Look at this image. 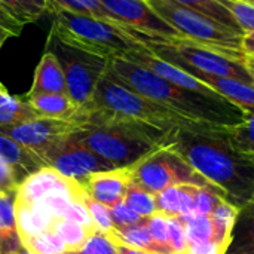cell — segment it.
<instances>
[{
    "instance_id": "cell-3",
    "label": "cell",
    "mask_w": 254,
    "mask_h": 254,
    "mask_svg": "<svg viewBox=\"0 0 254 254\" xmlns=\"http://www.w3.org/2000/svg\"><path fill=\"white\" fill-rule=\"evenodd\" d=\"M107 73L132 91L193 122L229 127L241 124L249 115L226 98L208 97L180 88L125 57L112 58Z\"/></svg>"
},
{
    "instance_id": "cell-29",
    "label": "cell",
    "mask_w": 254,
    "mask_h": 254,
    "mask_svg": "<svg viewBox=\"0 0 254 254\" xmlns=\"http://www.w3.org/2000/svg\"><path fill=\"white\" fill-rule=\"evenodd\" d=\"M124 202L131 210H134L138 216H141L143 219H147V217H150V216L158 213L155 195L147 192L146 189L140 188L134 182L128 186L125 198H124Z\"/></svg>"
},
{
    "instance_id": "cell-44",
    "label": "cell",
    "mask_w": 254,
    "mask_h": 254,
    "mask_svg": "<svg viewBox=\"0 0 254 254\" xmlns=\"http://www.w3.org/2000/svg\"><path fill=\"white\" fill-rule=\"evenodd\" d=\"M0 254H4V246H3V237L0 232Z\"/></svg>"
},
{
    "instance_id": "cell-13",
    "label": "cell",
    "mask_w": 254,
    "mask_h": 254,
    "mask_svg": "<svg viewBox=\"0 0 254 254\" xmlns=\"http://www.w3.org/2000/svg\"><path fill=\"white\" fill-rule=\"evenodd\" d=\"M54 190L76 193V192L83 190V188L80 186V183L77 180L65 177L64 174H61L60 171H57L52 167H45V168L39 170L37 173L28 176L18 186L15 199L31 202V201H37V199L43 198L45 195H48Z\"/></svg>"
},
{
    "instance_id": "cell-25",
    "label": "cell",
    "mask_w": 254,
    "mask_h": 254,
    "mask_svg": "<svg viewBox=\"0 0 254 254\" xmlns=\"http://www.w3.org/2000/svg\"><path fill=\"white\" fill-rule=\"evenodd\" d=\"M61 10L79 13V15L95 16V18L109 19V21H116L115 16L101 4L100 0H46V12L55 13V12H61ZM116 22H119V21H116Z\"/></svg>"
},
{
    "instance_id": "cell-1",
    "label": "cell",
    "mask_w": 254,
    "mask_h": 254,
    "mask_svg": "<svg viewBox=\"0 0 254 254\" xmlns=\"http://www.w3.org/2000/svg\"><path fill=\"white\" fill-rule=\"evenodd\" d=\"M74 138L115 168L132 167L162 146H170L173 132L140 121L113 115L91 106L79 107Z\"/></svg>"
},
{
    "instance_id": "cell-17",
    "label": "cell",
    "mask_w": 254,
    "mask_h": 254,
    "mask_svg": "<svg viewBox=\"0 0 254 254\" xmlns=\"http://www.w3.org/2000/svg\"><path fill=\"white\" fill-rule=\"evenodd\" d=\"M201 82L207 83L222 97L229 100L232 104L243 109L246 113H254V85L232 79V77H217L208 74H193Z\"/></svg>"
},
{
    "instance_id": "cell-35",
    "label": "cell",
    "mask_w": 254,
    "mask_h": 254,
    "mask_svg": "<svg viewBox=\"0 0 254 254\" xmlns=\"http://www.w3.org/2000/svg\"><path fill=\"white\" fill-rule=\"evenodd\" d=\"M65 254H118L115 243L110 240L109 235L97 231L86 243L82 249L79 250H73V252H67Z\"/></svg>"
},
{
    "instance_id": "cell-5",
    "label": "cell",
    "mask_w": 254,
    "mask_h": 254,
    "mask_svg": "<svg viewBox=\"0 0 254 254\" xmlns=\"http://www.w3.org/2000/svg\"><path fill=\"white\" fill-rule=\"evenodd\" d=\"M113 115H119L124 118H129L134 121L144 122L147 125L156 127L164 131H176L186 129L192 132H207L219 125H208L193 122L174 110L146 98L144 95L132 91L124 83L113 79L107 71L100 79L92 100L86 104ZM83 107V106H82Z\"/></svg>"
},
{
    "instance_id": "cell-12",
    "label": "cell",
    "mask_w": 254,
    "mask_h": 254,
    "mask_svg": "<svg viewBox=\"0 0 254 254\" xmlns=\"http://www.w3.org/2000/svg\"><path fill=\"white\" fill-rule=\"evenodd\" d=\"M77 182L89 196L110 208L124 201L127 189L132 183V167L92 173Z\"/></svg>"
},
{
    "instance_id": "cell-11",
    "label": "cell",
    "mask_w": 254,
    "mask_h": 254,
    "mask_svg": "<svg viewBox=\"0 0 254 254\" xmlns=\"http://www.w3.org/2000/svg\"><path fill=\"white\" fill-rule=\"evenodd\" d=\"M42 159L48 167L55 168L65 177L80 180L92 173L113 170L115 167L86 149L74 138V134L60 141L51 150H48Z\"/></svg>"
},
{
    "instance_id": "cell-28",
    "label": "cell",
    "mask_w": 254,
    "mask_h": 254,
    "mask_svg": "<svg viewBox=\"0 0 254 254\" xmlns=\"http://www.w3.org/2000/svg\"><path fill=\"white\" fill-rule=\"evenodd\" d=\"M0 4L22 25L37 21L46 12V0H0Z\"/></svg>"
},
{
    "instance_id": "cell-34",
    "label": "cell",
    "mask_w": 254,
    "mask_h": 254,
    "mask_svg": "<svg viewBox=\"0 0 254 254\" xmlns=\"http://www.w3.org/2000/svg\"><path fill=\"white\" fill-rule=\"evenodd\" d=\"M235 18L243 33L254 31V6L244 0H219Z\"/></svg>"
},
{
    "instance_id": "cell-6",
    "label": "cell",
    "mask_w": 254,
    "mask_h": 254,
    "mask_svg": "<svg viewBox=\"0 0 254 254\" xmlns=\"http://www.w3.org/2000/svg\"><path fill=\"white\" fill-rule=\"evenodd\" d=\"M153 10L162 16L182 37L213 49L231 60L244 63L243 33L223 25L176 0H147Z\"/></svg>"
},
{
    "instance_id": "cell-10",
    "label": "cell",
    "mask_w": 254,
    "mask_h": 254,
    "mask_svg": "<svg viewBox=\"0 0 254 254\" xmlns=\"http://www.w3.org/2000/svg\"><path fill=\"white\" fill-rule=\"evenodd\" d=\"M80 125L51 118H37L13 127H0V132L36 152L40 158L64 138L79 132Z\"/></svg>"
},
{
    "instance_id": "cell-18",
    "label": "cell",
    "mask_w": 254,
    "mask_h": 254,
    "mask_svg": "<svg viewBox=\"0 0 254 254\" xmlns=\"http://www.w3.org/2000/svg\"><path fill=\"white\" fill-rule=\"evenodd\" d=\"M25 100L40 118L74 122L79 112V106L67 94H39L33 97H25Z\"/></svg>"
},
{
    "instance_id": "cell-7",
    "label": "cell",
    "mask_w": 254,
    "mask_h": 254,
    "mask_svg": "<svg viewBox=\"0 0 254 254\" xmlns=\"http://www.w3.org/2000/svg\"><path fill=\"white\" fill-rule=\"evenodd\" d=\"M46 49L51 51L61 63L67 95L79 106H86L94 95L100 79L109 68V61L97 54L70 46L49 33Z\"/></svg>"
},
{
    "instance_id": "cell-38",
    "label": "cell",
    "mask_w": 254,
    "mask_h": 254,
    "mask_svg": "<svg viewBox=\"0 0 254 254\" xmlns=\"http://www.w3.org/2000/svg\"><path fill=\"white\" fill-rule=\"evenodd\" d=\"M18 180L15 177L13 170L9 167V164L0 156V193H10L16 195L18 190Z\"/></svg>"
},
{
    "instance_id": "cell-39",
    "label": "cell",
    "mask_w": 254,
    "mask_h": 254,
    "mask_svg": "<svg viewBox=\"0 0 254 254\" xmlns=\"http://www.w3.org/2000/svg\"><path fill=\"white\" fill-rule=\"evenodd\" d=\"M185 254H226V252L214 241L189 244Z\"/></svg>"
},
{
    "instance_id": "cell-37",
    "label": "cell",
    "mask_w": 254,
    "mask_h": 254,
    "mask_svg": "<svg viewBox=\"0 0 254 254\" xmlns=\"http://www.w3.org/2000/svg\"><path fill=\"white\" fill-rule=\"evenodd\" d=\"M170 246L173 254H185L188 250V237L185 223L180 217H170Z\"/></svg>"
},
{
    "instance_id": "cell-43",
    "label": "cell",
    "mask_w": 254,
    "mask_h": 254,
    "mask_svg": "<svg viewBox=\"0 0 254 254\" xmlns=\"http://www.w3.org/2000/svg\"><path fill=\"white\" fill-rule=\"evenodd\" d=\"M244 64L247 65V68L254 77V55H244Z\"/></svg>"
},
{
    "instance_id": "cell-4",
    "label": "cell",
    "mask_w": 254,
    "mask_h": 254,
    "mask_svg": "<svg viewBox=\"0 0 254 254\" xmlns=\"http://www.w3.org/2000/svg\"><path fill=\"white\" fill-rule=\"evenodd\" d=\"M51 34L61 42L107 60L146 51L147 37L125 24L71 12H55Z\"/></svg>"
},
{
    "instance_id": "cell-33",
    "label": "cell",
    "mask_w": 254,
    "mask_h": 254,
    "mask_svg": "<svg viewBox=\"0 0 254 254\" xmlns=\"http://www.w3.org/2000/svg\"><path fill=\"white\" fill-rule=\"evenodd\" d=\"M82 201H83L85 207L88 208V211H89V214H91V219H92V222H94L97 231H100V232L109 235V234L115 229L109 207H106L104 204L98 202L97 199H94L92 196H89L86 192H83Z\"/></svg>"
},
{
    "instance_id": "cell-19",
    "label": "cell",
    "mask_w": 254,
    "mask_h": 254,
    "mask_svg": "<svg viewBox=\"0 0 254 254\" xmlns=\"http://www.w3.org/2000/svg\"><path fill=\"white\" fill-rule=\"evenodd\" d=\"M226 254H254V198L240 208Z\"/></svg>"
},
{
    "instance_id": "cell-23",
    "label": "cell",
    "mask_w": 254,
    "mask_h": 254,
    "mask_svg": "<svg viewBox=\"0 0 254 254\" xmlns=\"http://www.w3.org/2000/svg\"><path fill=\"white\" fill-rule=\"evenodd\" d=\"M40 118L24 98L12 97L7 91L0 95V127H13Z\"/></svg>"
},
{
    "instance_id": "cell-24",
    "label": "cell",
    "mask_w": 254,
    "mask_h": 254,
    "mask_svg": "<svg viewBox=\"0 0 254 254\" xmlns=\"http://www.w3.org/2000/svg\"><path fill=\"white\" fill-rule=\"evenodd\" d=\"M109 237L113 241L122 243V244L129 246L132 249L144 250L150 254H161L159 247L155 244V241L150 235L146 219L138 225H132V226L122 228V229H113L109 234Z\"/></svg>"
},
{
    "instance_id": "cell-32",
    "label": "cell",
    "mask_w": 254,
    "mask_h": 254,
    "mask_svg": "<svg viewBox=\"0 0 254 254\" xmlns=\"http://www.w3.org/2000/svg\"><path fill=\"white\" fill-rule=\"evenodd\" d=\"M146 223L155 244L161 250V254H173L170 246V217L162 213H156L147 217Z\"/></svg>"
},
{
    "instance_id": "cell-36",
    "label": "cell",
    "mask_w": 254,
    "mask_h": 254,
    "mask_svg": "<svg viewBox=\"0 0 254 254\" xmlns=\"http://www.w3.org/2000/svg\"><path fill=\"white\" fill-rule=\"evenodd\" d=\"M109 210H110V216H112V222H113L115 229H122V228L132 226V225H138L144 220L134 210H131L124 201L118 202L116 205L110 207Z\"/></svg>"
},
{
    "instance_id": "cell-26",
    "label": "cell",
    "mask_w": 254,
    "mask_h": 254,
    "mask_svg": "<svg viewBox=\"0 0 254 254\" xmlns=\"http://www.w3.org/2000/svg\"><path fill=\"white\" fill-rule=\"evenodd\" d=\"M52 232L64 241L68 252H73L82 249L85 243L97 232V229L83 226L67 219H58L52 228Z\"/></svg>"
},
{
    "instance_id": "cell-41",
    "label": "cell",
    "mask_w": 254,
    "mask_h": 254,
    "mask_svg": "<svg viewBox=\"0 0 254 254\" xmlns=\"http://www.w3.org/2000/svg\"><path fill=\"white\" fill-rule=\"evenodd\" d=\"M112 240V238H110ZM113 241V240H112ZM115 246H116V250H118V254H150L144 250H138V249H132L129 246H125L122 243H118V241H113Z\"/></svg>"
},
{
    "instance_id": "cell-30",
    "label": "cell",
    "mask_w": 254,
    "mask_h": 254,
    "mask_svg": "<svg viewBox=\"0 0 254 254\" xmlns=\"http://www.w3.org/2000/svg\"><path fill=\"white\" fill-rule=\"evenodd\" d=\"M185 223V231L189 244L214 241V226L207 214H190L180 217Z\"/></svg>"
},
{
    "instance_id": "cell-22",
    "label": "cell",
    "mask_w": 254,
    "mask_h": 254,
    "mask_svg": "<svg viewBox=\"0 0 254 254\" xmlns=\"http://www.w3.org/2000/svg\"><path fill=\"white\" fill-rule=\"evenodd\" d=\"M238 213H240L238 207L228 202L226 199H220L214 211L210 214L214 226V243L219 244L225 252H228L232 231L238 219Z\"/></svg>"
},
{
    "instance_id": "cell-31",
    "label": "cell",
    "mask_w": 254,
    "mask_h": 254,
    "mask_svg": "<svg viewBox=\"0 0 254 254\" xmlns=\"http://www.w3.org/2000/svg\"><path fill=\"white\" fill-rule=\"evenodd\" d=\"M21 244L30 254H65L68 252L64 241L54 232H46L24 240Z\"/></svg>"
},
{
    "instance_id": "cell-42",
    "label": "cell",
    "mask_w": 254,
    "mask_h": 254,
    "mask_svg": "<svg viewBox=\"0 0 254 254\" xmlns=\"http://www.w3.org/2000/svg\"><path fill=\"white\" fill-rule=\"evenodd\" d=\"M9 37H15V36H13V33H12V31H9L7 28H4V27H1V25H0V49H1V46L4 45V42H6Z\"/></svg>"
},
{
    "instance_id": "cell-46",
    "label": "cell",
    "mask_w": 254,
    "mask_h": 254,
    "mask_svg": "<svg viewBox=\"0 0 254 254\" xmlns=\"http://www.w3.org/2000/svg\"><path fill=\"white\" fill-rule=\"evenodd\" d=\"M3 92H6V88H4V86H3V85L0 83V95H1Z\"/></svg>"
},
{
    "instance_id": "cell-47",
    "label": "cell",
    "mask_w": 254,
    "mask_h": 254,
    "mask_svg": "<svg viewBox=\"0 0 254 254\" xmlns=\"http://www.w3.org/2000/svg\"><path fill=\"white\" fill-rule=\"evenodd\" d=\"M244 1H247V3H250V4H253L254 6V0H244Z\"/></svg>"
},
{
    "instance_id": "cell-21",
    "label": "cell",
    "mask_w": 254,
    "mask_h": 254,
    "mask_svg": "<svg viewBox=\"0 0 254 254\" xmlns=\"http://www.w3.org/2000/svg\"><path fill=\"white\" fill-rule=\"evenodd\" d=\"M222 134L235 152L254 161V113H249L241 124L223 127Z\"/></svg>"
},
{
    "instance_id": "cell-40",
    "label": "cell",
    "mask_w": 254,
    "mask_h": 254,
    "mask_svg": "<svg viewBox=\"0 0 254 254\" xmlns=\"http://www.w3.org/2000/svg\"><path fill=\"white\" fill-rule=\"evenodd\" d=\"M0 25L1 27H4V28H7L9 31H12L13 33V36L16 37V36H19L21 34V31H22V24L21 22H18L1 4H0Z\"/></svg>"
},
{
    "instance_id": "cell-16",
    "label": "cell",
    "mask_w": 254,
    "mask_h": 254,
    "mask_svg": "<svg viewBox=\"0 0 254 254\" xmlns=\"http://www.w3.org/2000/svg\"><path fill=\"white\" fill-rule=\"evenodd\" d=\"M199 186L177 185L155 195L158 213L168 217H185L195 214V199Z\"/></svg>"
},
{
    "instance_id": "cell-9",
    "label": "cell",
    "mask_w": 254,
    "mask_h": 254,
    "mask_svg": "<svg viewBox=\"0 0 254 254\" xmlns=\"http://www.w3.org/2000/svg\"><path fill=\"white\" fill-rule=\"evenodd\" d=\"M116 21L131 27L150 42L161 39L182 37L162 16H159L147 0H100Z\"/></svg>"
},
{
    "instance_id": "cell-15",
    "label": "cell",
    "mask_w": 254,
    "mask_h": 254,
    "mask_svg": "<svg viewBox=\"0 0 254 254\" xmlns=\"http://www.w3.org/2000/svg\"><path fill=\"white\" fill-rule=\"evenodd\" d=\"M39 94H67L65 77L58 58L51 52L45 51L34 71L33 83L25 97Z\"/></svg>"
},
{
    "instance_id": "cell-20",
    "label": "cell",
    "mask_w": 254,
    "mask_h": 254,
    "mask_svg": "<svg viewBox=\"0 0 254 254\" xmlns=\"http://www.w3.org/2000/svg\"><path fill=\"white\" fill-rule=\"evenodd\" d=\"M15 196L10 193H0V232L3 237L4 254L16 253L24 250L15 217Z\"/></svg>"
},
{
    "instance_id": "cell-45",
    "label": "cell",
    "mask_w": 254,
    "mask_h": 254,
    "mask_svg": "<svg viewBox=\"0 0 254 254\" xmlns=\"http://www.w3.org/2000/svg\"><path fill=\"white\" fill-rule=\"evenodd\" d=\"M10 254H30V253L24 249V250H21V252H16V253H10Z\"/></svg>"
},
{
    "instance_id": "cell-8",
    "label": "cell",
    "mask_w": 254,
    "mask_h": 254,
    "mask_svg": "<svg viewBox=\"0 0 254 254\" xmlns=\"http://www.w3.org/2000/svg\"><path fill=\"white\" fill-rule=\"evenodd\" d=\"M132 182L153 195L177 185H211L171 146H162L132 165Z\"/></svg>"
},
{
    "instance_id": "cell-27",
    "label": "cell",
    "mask_w": 254,
    "mask_h": 254,
    "mask_svg": "<svg viewBox=\"0 0 254 254\" xmlns=\"http://www.w3.org/2000/svg\"><path fill=\"white\" fill-rule=\"evenodd\" d=\"M176 1L192 9V10H196V12L205 15V16H208V18H211V19H214L223 25H228L234 30L241 31V28L238 27L232 13L219 0H176Z\"/></svg>"
},
{
    "instance_id": "cell-14",
    "label": "cell",
    "mask_w": 254,
    "mask_h": 254,
    "mask_svg": "<svg viewBox=\"0 0 254 254\" xmlns=\"http://www.w3.org/2000/svg\"><path fill=\"white\" fill-rule=\"evenodd\" d=\"M0 156L13 170L18 183L21 185L28 176L48 167L46 162L31 149L15 141L9 135L0 132Z\"/></svg>"
},
{
    "instance_id": "cell-2",
    "label": "cell",
    "mask_w": 254,
    "mask_h": 254,
    "mask_svg": "<svg viewBox=\"0 0 254 254\" xmlns=\"http://www.w3.org/2000/svg\"><path fill=\"white\" fill-rule=\"evenodd\" d=\"M222 128L207 132L176 129L170 146L213 186L222 189L228 202L243 208L254 198V161L226 143Z\"/></svg>"
}]
</instances>
